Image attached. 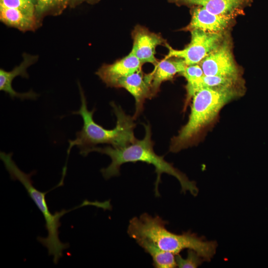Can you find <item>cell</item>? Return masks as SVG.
<instances>
[{
	"label": "cell",
	"instance_id": "14",
	"mask_svg": "<svg viewBox=\"0 0 268 268\" xmlns=\"http://www.w3.org/2000/svg\"><path fill=\"white\" fill-rule=\"evenodd\" d=\"M186 67L184 62L180 59L172 60L171 58H164L158 62L151 72V91L153 97L158 93L162 82L172 79L178 73L181 74Z\"/></svg>",
	"mask_w": 268,
	"mask_h": 268
},
{
	"label": "cell",
	"instance_id": "11",
	"mask_svg": "<svg viewBox=\"0 0 268 268\" xmlns=\"http://www.w3.org/2000/svg\"><path fill=\"white\" fill-rule=\"evenodd\" d=\"M142 64L131 52L110 65L102 66L96 74L107 86L116 87L118 81L141 69Z\"/></svg>",
	"mask_w": 268,
	"mask_h": 268
},
{
	"label": "cell",
	"instance_id": "13",
	"mask_svg": "<svg viewBox=\"0 0 268 268\" xmlns=\"http://www.w3.org/2000/svg\"><path fill=\"white\" fill-rule=\"evenodd\" d=\"M175 1L200 6L209 12L221 15L235 17L242 13L252 0H176Z\"/></svg>",
	"mask_w": 268,
	"mask_h": 268
},
{
	"label": "cell",
	"instance_id": "10",
	"mask_svg": "<svg viewBox=\"0 0 268 268\" xmlns=\"http://www.w3.org/2000/svg\"><path fill=\"white\" fill-rule=\"evenodd\" d=\"M132 35L133 45L131 52L142 64L149 63L155 66L158 62L155 57L156 48L165 43V40L160 35L140 26L135 27Z\"/></svg>",
	"mask_w": 268,
	"mask_h": 268
},
{
	"label": "cell",
	"instance_id": "4",
	"mask_svg": "<svg viewBox=\"0 0 268 268\" xmlns=\"http://www.w3.org/2000/svg\"><path fill=\"white\" fill-rule=\"evenodd\" d=\"M242 88L203 87L192 97L191 113L186 124L172 138L170 151L176 152L192 144L201 130L217 116L222 108L241 95Z\"/></svg>",
	"mask_w": 268,
	"mask_h": 268
},
{
	"label": "cell",
	"instance_id": "21",
	"mask_svg": "<svg viewBox=\"0 0 268 268\" xmlns=\"http://www.w3.org/2000/svg\"><path fill=\"white\" fill-rule=\"evenodd\" d=\"M175 257L177 266L180 268H196L205 261L196 251L190 249L188 250L186 258H182L179 254Z\"/></svg>",
	"mask_w": 268,
	"mask_h": 268
},
{
	"label": "cell",
	"instance_id": "6",
	"mask_svg": "<svg viewBox=\"0 0 268 268\" xmlns=\"http://www.w3.org/2000/svg\"><path fill=\"white\" fill-rule=\"evenodd\" d=\"M190 43L182 50L172 48L168 44L165 59L176 58L182 60L186 66L199 64L225 38V33H210L196 29L191 31Z\"/></svg>",
	"mask_w": 268,
	"mask_h": 268
},
{
	"label": "cell",
	"instance_id": "20",
	"mask_svg": "<svg viewBox=\"0 0 268 268\" xmlns=\"http://www.w3.org/2000/svg\"><path fill=\"white\" fill-rule=\"evenodd\" d=\"M0 5L16 9L30 16L36 17L35 3L32 0H0Z\"/></svg>",
	"mask_w": 268,
	"mask_h": 268
},
{
	"label": "cell",
	"instance_id": "19",
	"mask_svg": "<svg viewBox=\"0 0 268 268\" xmlns=\"http://www.w3.org/2000/svg\"><path fill=\"white\" fill-rule=\"evenodd\" d=\"M68 0H36L35 14L36 18L55 9L61 10L67 5Z\"/></svg>",
	"mask_w": 268,
	"mask_h": 268
},
{
	"label": "cell",
	"instance_id": "1",
	"mask_svg": "<svg viewBox=\"0 0 268 268\" xmlns=\"http://www.w3.org/2000/svg\"><path fill=\"white\" fill-rule=\"evenodd\" d=\"M145 135L142 139H135L129 145L121 147L106 146L94 147L89 153L96 151L109 156L111 159L110 164L102 168L101 172L103 177L108 180L120 175L121 166L126 163L142 162L155 167L157 175L155 182L154 192L156 197L160 196L159 184L163 173L175 177L179 182L182 192H189L192 195H197L199 190L196 183L189 180L187 176L174 167L172 163L166 161L163 156L157 155L154 151V142L151 139V130L149 124H144Z\"/></svg>",
	"mask_w": 268,
	"mask_h": 268
},
{
	"label": "cell",
	"instance_id": "23",
	"mask_svg": "<svg viewBox=\"0 0 268 268\" xmlns=\"http://www.w3.org/2000/svg\"></svg>",
	"mask_w": 268,
	"mask_h": 268
},
{
	"label": "cell",
	"instance_id": "7",
	"mask_svg": "<svg viewBox=\"0 0 268 268\" xmlns=\"http://www.w3.org/2000/svg\"><path fill=\"white\" fill-rule=\"evenodd\" d=\"M204 75L241 77L226 37L200 64Z\"/></svg>",
	"mask_w": 268,
	"mask_h": 268
},
{
	"label": "cell",
	"instance_id": "12",
	"mask_svg": "<svg viewBox=\"0 0 268 268\" xmlns=\"http://www.w3.org/2000/svg\"><path fill=\"white\" fill-rule=\"evenodd\" d=\"M37 58V57L25 54L21 63L15 67L12 70L7 71L1 68L0 69V90L8 94L11 98L17 97L21 100L35 99L38 97V95L34 92L31 90L26 93H18L12 88V82L13 79L19 75L28 78L26 69L36 61Z\"/></svg>",
	"mask_w": 268,
	"mask_h": 268
},
{
	"label": "cell",
	"instance_id": "2",
	"mask_svg": "<svg viewBox=\"0 0 268 268\" xmlns=\"http://www.w3.org/2000/svg\"><path fill=\"white\" fill-rule=\"evenodd\" d=\"M80 95L81 105L79 109L73 111L72 114L81 116L83 125L81 130L76 133L73 140H69L67 150V162L73 146H77L80 149V153L84 156L89 153V150L99 144H110L113 147L126 146L136 138L134 130L136 124L133 117L127 115L120 106L114 102L110 103L116 115L117 122L115 127L111 130L104 128L97 124L93 120L95 108L88 110L87 101L82 88L78 82ZM65 167L67 169V165Z\"/></svg>",
	"mask_w": 268,
	"mask_h": 268
},
{
	"label": "cell",
	"instance_id": "16",
	"mask_svg": "<svg viewBox=\"0 0 268 268\" xmlns=\"http://www.w3.org/2000/svg\"><path fill=\"white\" fill-rule=\"evenodd\" d=\"M0 19L6 25L22 31L33 30L36 26V17L21 11L0 5Z\"/></svg>",
	"mask_w": 268,
	"mask_h": 268
},
{
	"label": "cell",
	"instance_id": "18",
	"mask_svg": "<svg viewBox=\"0 0 268 268\" xmlns=\"http://www.w3.org/2000/svg\"><path fill=\"white\" fill-rule=\"evenodd\" d=\"M241 77H231L218 75H205L203 76V87L212 88H242Z\"/></svg>",
	"mask_w": 268,
	"mask_h": 268
},
{
	"label": "cell",
	"instance_id": "8",
	"mask_svg": "<svg viewBox=\"0 0 268 268\" xmlns=\"http://www.w3.org/2000/svg\"><path fill=\"white\" fill-rule=\"evenodd\" d=\"M151 72L144 73L141 69L120 79L116 87L127 90L134 97L135 111L133 117L135 119L141 113L146 99L153 97L151 91Z\"/></svg>",
	"mask_w": 268,
	"mask_h": 268
},
{
	"label": "cell",
	"instance_id": "3",
	"mask_svg": "<svg viewBox=\"0 0 268 268\" xmlns=\"http://www.w3.org/2000/svg\"><path fill=\"white\" fill-rule=\"evenodd\" d=\"M168 223L159 216L152 217L147 213L130 220L128 234L134 240L144 238L151 241L161 249L175 255L185 249L196 251L205 261H210L216 252L217 244L208 241L190 231L177 234L166 228Z\"/></svg>",
	"mask_w": 268,
	"mask_h": 268
},
{
	"label": "cell",
	"instance_id": "17",
	"mask_svg": "<svg viewBox=\"0 0 268 268\" xmlns=\"http://www.w3.org/2000/svg\"><path fill=\"white\" fill-rule=\"evenodd\" d=\"M187 81V101L188 103L194 94L202 88V80L204 73L199 64L186 66L184 71L181 74Z\"/></svg>",
	"mask_w": 268,
	"mask_h": 268
},
{
	"label": "cell",
	"instance_id": "9",
	"mask_svg": "<svg viewBox=\"0 0 268 268\" xmlns=\"http://www.w3.org/2000/svg\"><path fill=\"white\" fill-rule=\"evenodd\" d=\"M235 17L211 13L202 6H197L192 12V18L186 30H200L210 33H225Z\"/></svg>",
	"mask_w": 268,
	"mask_h": 268
},
{
	"label": "cell",
	"instance_id": "15",
	"mask_svg": "<svg viewBox=\"0 0 268 268\" xmlns=\"http://www.w3.org/2000/svg\"><path fill=\"white\" fill-rule=\"evenodd\" d=\"M145 252L150 255L156 268H174L177 267L175 255L159 248L151 241L144 238L135 239Z\"/></svg>",
	"mask_w": 268,
	"mask_h": 268
},
{
	"label": "cell",
	"instance_id": "5",
	"mask_svg": "<svg viewBox=\"0 0 268 268\" xmlns=\"http://www.w3.org/2000/svg\"><path fill=\"white\" fill-rule=\"evenodd\" d=\"M12 153H6L1 151L0 153V159L3 161L11 179L17 180L22 184L29 196L42 212L45 220V228L48 231V235L45 238L38 237L37 240L47 249L49 255L53 256V262L54 264H57L60 259L63 257L64 250L69 247L68 243H64L59 239V228L61 225L60 218L71 210L84 205H95L96 203L85 200L82 204L72 209H62L52 214L49 209L45 198L49 191L42 192L36 189L31 180V176L36 171L25 173L17 166L12 159Z\"/></svg>",
	"mask_w": 268,
	"mask_h": 268
},
{
	"label": "cell",
	"instance_id": "22",
	"mask_svg": "<svg viewBox=\"0 0 268 268\" xmlns=\"http://www.w3.org/2000/svg\"><path fill=\"white\" fill-rule=\"evenodd\" d=\"M34 3L35 2L36 0H32Z\"/></svg>",
	"mask_w": 268,
	"mask_h": 268
}]
</instances>
